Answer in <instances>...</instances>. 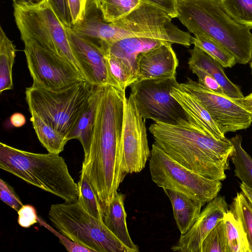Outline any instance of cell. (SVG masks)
<instances>
[{
    "label": "cell",
    "instance_id": "obj_29",
    "mask_svg": "<svg viewBox=\"0 0 252 252\" xmlns=\"http://www.w3.org/2000/svg\"><path fill=\"white\" fill-rule=\"evenodd\" d=\"M80 173L77 183L79 191L78 199L90 214L103 220V213L97 196L86 175L82 172Z\"/></svg>",
    "mask_w": 252,
    "mask_h": 252
},
{
    "label": "cell",
    "instance_id": "obj_28",
    "mask_svg": "<svg viewBox=\"0 0 252 252\" xmlns=\"http://www.w3.org/2000/svg\"><path fill=\"white\" fill-rule=\"evenodd\" d=\"M141 0H98L104 19L108 22L117 21L130 14Z\"/></svg>",
    "mask_w": 252,
    "mask_h": 252
},
{
    "label": "cell",
    "instance_id": "obj_34",
    "mask_svg": "<svg viewBox=\"0 0 252 252\" xmlns=\"http://www.w3.org/2000/svg\"><path fill=\"white\" fill-rule=\"evenodd\" d=\"M37 220L41 225L45 227L60 239V243L64 247L67 251L69 252H93L92 250L71 240L61 232L57 231L39 217H37Z\"/></svg>",
    "mask_w": 252,
    "mask_h": 252
},
{
    "label": "cell",
    "instance_id": "obj_20",
    "mask_svg": "<svg viewBox=\"0 0 252 252\" xmlns=\"http://www.w3.org/2000/svg\"><path fill=\"white\" fill-rule=\"evenodd\" d=\"M166 42L154 38L133 37L109 43L101 42L99 44L105 54L124 58L137 67L136 59L140 53L149 51Z\"/></svg>",
    "mask_w": 252,
    "mask_h": 252
},
{
    "label": "cell",
    "instance_id": "obj_1",
    "mask_svg": "<svg viewBox=\"0 0 252 252\" xmlns=\"http://www.w3.org/2000/svg\"><path fill=\"white\" fill-rule=\"evenodd\" d=\"M125 91L101 88L89 152L81 172L87 176L103 213L127 175L122 165L121 139Z\"/></svg>",
    "mask_w": 252,
    "mask_h": 252
},
{
    "label": "cell",
    "instance_id": "obj_2",
    "mask_svg": "<svg viewBox=\"0 0 252 252\" xmlns=\"http://www.w3.org/2000/svg\"><path fill=\"white\" fill-rule=\"evenodd\" d=\"M149 129L154 143L184 166L209 179L226 178L233 150L230 139L210 136L189 120L178 125L154 122Z\"/></svg>",
    "mask_w": 252,
    "mask_h": 252
},
{
    "label": "cell",
    "instance_id": "obj_15",
    "mask_svg": "<svg viewBox=\"0 0 252 252\" xmlns=\"http://www.w3.org/2000/svg\"><path fill=\"white\" fill-rule=\"evenodd\" d=\"M171 45L164 42L137 56L138 80L176 76L179 62Z\"/></svg>",
    "mask_w": 252,
    "mask_h": 252
},
{
    "label": "cell",
    "instance_id": "obj_35",
    "mask_svg": "<svg viewBox=\"0 0 252 252\" xmlns=\"http://www.w3.org/2000/svg\"><path fill=\"white\" fill-rule=\"evenodd\" d=\"M52 9L66 27L72 28V20L67 0H47Z\"/></svg>",
    "mask_w": 252,
    "mask_h": 252
},
{
    "label": "cell",
    "instance_id": "obj_6",
    "mask_svg": "<svg viewBox=\"0 0 252 252\" xmlns=\"http://www.w3.org/2000/svg\"><path fill=\"white\" fill-rule=\"evenodd\" d=\"M48 217L60 232L93 252H132L103 220L90 214L78 199L52 205Z\"/></svg>",
    "mask_w": 252,
    "mask_h": 252
},
{
    "label": "cell",
    "instance_id": "obj_40",
    "mask_svg": "<svg viewBox=\"0 0 252 252\" xmlns=\"http://www.w3.org/2000/svg\"><path fill=\"white\" fill-rule=\"evenodd\" d=\"M232 99L247 111L252 113V93L246 96Z\"/></svg>",
    "mask_w": 252,
    "mask_h": 252
},
{
    "label": "cell",
    "instance_id": "obj_3",
    "mask_svg": "<svg viewBox=\"0 0 252 252\" xmlns=\"http://www.w3.org/2000/svg\"><path fill=\"white\" fill-rule=\"evenodd\" d=\"M177 18L194 35L218 43L246 64L252 58L251 29L233 20L222 8L220 0H178Z\"/></svg>",
    "mask_w": 252,
    "mask_h": 252
},
{
    "label": "cell",
    "instance_id": "obj_11",
    "mask_svg": "<svg viewBox=\"0 0 252 252\" xmlns=\"http://www.w3.org/2000/svg\"><path fill=\"white\" fill-rule=\"evenodd\" d=\"M180 85L198 99L223 134L246 129L252 124V113L227 96L211 91L189 78Z\"/></svg>",
    "mask_w": 252,
    "mask_h": 252
},
{
    "label": "cell",
    "instance_id": "obj_16",
    "mask_svg": "<svg viewBox=\"0 0 252 252\" xmlns=\"http://www.w3.org/2000/svg\"><path fill=\"white\" fill-rule=\"evenodd\" d=\"M171 95L179 102L189 120L204 133L217 139L225 137L211 116L198 99L178 83Z\"/></svg>",
    "mask_w": 252,
    "mask_h": 252
},
{
    "label": "cell",
    "instance_id": "obj_30",
    "mask_svg": "<svg viewBox=\"0 0 252 252\" xmlns=\"http://www.w3.org/2000/svg\"><path fill=\"white\" fill-rule=\"evenodd\" d=\"M194 36L192 37L191 43L204 50L223 67H231L237 63L234 56L218 43L205 37Z\"/></svg>",
    "mask_w": 252,
    "mask_h": 252
},
{
    "label": "cell",
    "instance_id": "obj_14",
    "mask_svg": "<svg viewBox=\"0 0 252 252\" xmlns=\"http://www.w3.org/2000/svg\"><path fill=\"white\" fill-rule=\"evenodd\" d=\"M228 210L223 196H217L208 202L190 228L186 233L181 234L177 243L171 247V250L179 252H201L203 240L223 219Z\"/></svg>",
    "mask_w": 252,
    "mask_h": 252
},
{
    "label": "cell",
    "instance_id": "obj_26",
    "mask_svg": "<svg viewBox=\"0 0 252 252\" xmlns=\"http://www.w3.org/2000/svg\"><path fill=\"white\" fill-rule=\"evenodd\" d=\"M223 220L228 252H250L246 235L240 224L229 210Z\"/></svg>",
    "mask_w": 252,
    "mask_h": 252
},
{
    "label": "cell",
    "instance_id": "obj_13",
    "mask_svg": "<svg viewBox=\"0 0 252 252\" xmlns=\"http://www.w3.org/2000/svg\"><path fill=\"white\" fill-rule=\"evenodd\" d=\"M66 29L73 53L85 80L94 87L110 85L119 88L110 74L101 46L70 28Z\"/></svg>",
    "mask_w": 252,
    "mask_h": 252
},
{
    "label": "cell",
    "instance_id": "obj_7",
    "mask_svg": "<svg viewBox=\"0 0 252 252\" xmlns=\"http://www.w3.org/2000/svg\"><path fill=\"white\" fill-rule=\"evenodd\" d=\"M13 7L15 22L23 42L31 41L63 57L83 76L73 53L66 27L47 0L34 7Z\"/></svg>",
    "mask_w": 252,
    "mask_h": 252
},
{
    "label": "cell",
    "instance_id": "obj_25",
    "mask_svg": "<svg viewBox=\"0 0 252 252\" xmlns=\"http://www.w3.org/2000/svg\"><path fill=\"white\" fill-rule=\"evenodd\" d=\"M233 145L230 158L234 165L235 176L252 189V158L242 146V137L236 135L229 139Z\"/></svg>",
    "mask_w": 252,
    "mask_h": 252
},
{
    "label": "cell",
    "instance_id": "obj_44",
    "mask_svg": "<svg viewBox=\"0 0 252 252\" xmlns=\"http://www.w3.org/2000/svg\"><path fill=\"white\" fill-rule=\"evenodd\" d=\"M250 67H251V70H252V58L250 61Z\"/></svg>",
    "mask_w": 252,
    "mask_h": 252
},
{
    "label": "cell",
    "instance_id": "obj_8",
    "mask_svg": "<svg viewBox=\"0 0 252 252\" xmlns=\"http://www.w3.org/2000/svg\"><path fill=\"white\" fill-rule=\"evenodd\" d=\"M152 181L163 189L182 192L205 204L216 197L221 181L197 174L175 160L153 143L149 160Z\"/></svg>",
    "mask_w": 252,
    "mask_h": 252
},
{
    "label": "cell",
    "instance_id": "obj_31",
    "mask_svg": "<svg viewBox=\"0 0 252 252\" xmlns=\"http://www.w3.org/2000/svg\"><path fill=\"white\" fill-rule=\"evenodd\" d=\"M220 2L233 20L252 30V0H220Z\"/></svg>",
    "mask_w": 252,
    "mask_h": 252
},
{
    "label": "cell",
    "instance_id": "obj_22",
    "mask_svg": "<svg viewBox=\"0 0 252 252\" xmlns=\"http://www.w3.org/2000/svg\"><path fill=\"white\" fill-rule=\"evenodd\" d=\"M16 49L0 26V93L13 88L12 68Z\"/></svg>",
    "mask_w": 252,
    "mask_h": 252
},
{
    "label": "cell",
    "instance_id": "obj_10",
    "mask_svg": "<svg viewBox=\"0 0 252 252\" xmlns=\"http://www.w3.org/2000/svg\"><path fill=\"white\" fill-rule=\"evenodd\" d=\"M23 42L28 67L33 80L32 86L58 91L86 80L65 59L31 41Z\"/></svg>",
    "mask_w": 252,
    "mask_h": 252
},
{
    "label": "cell",
    "instance_id": "obj_24",
    "mask_svg": "<svg viewBox=\"0 0 252 252\" xmlns=\"http://www.w3.org/2000/svg\"><path fill=\"white\" fill-rule=\"evenodd\" d=\"M109 72L122 91L138 79L137 67L124 58L105 54Z\"/></svg>",
    "mask_w": 252,
    "mask_h": 252
},
{
    "label": "cell",
    "instance_id": "obj_5",
    "mask_svg": "<svg viewBox=\"0 0 252 252\" xmlns=\"http://www.w3.org/2000/svg\"><path fill=\"white\" fill-rule=\"evenodd\" d=\"M95 87L86 80L58 91L31 86L26 89V100L31 115L40 118L68 140Z\"/></svg>",
    "mask_w": 252,
    "mask_h": 252
},
{
    "label": "cell",
    "instance_id": "obj_12",
    "mask_svg": "<svg viewBox=\"0 0 252 252\" xmlns=\"http://www.w3.org/2000/svg\"><path fill=\"white\" fill-rule=\"evenodd\" d=\"M122 165L125 172L138 173L150 157L145 120L140 115L133 96L125 97L121 139Z\"/></svg>",
    "mask_w": 252,
    "mask_h": 252
},
{
    "label": "cell",
    "instance_id": "obj_27",
    "mask_svg": "<svg viewBox=\"0 0 252 252\" xmlns=\"http://www.w3.org/2000/svg\"><path fill=\"white\" fill-rule=\"evenodd\" d=\"M229 208L245 233L252 252V207L242 191L237 193Z\"/></svg>",
    "mask_w": 252,
    "mask_h": 252
},
{
    "label": "cell",
    "instance_id": "obj_17",
    "mask_svg": "<svg viewBox=\"0 0 252 252\" xmlns=\"http://www.w3.org/2000/svg\"><path fill=\"white\" fill-rule=\"evenodd\" d=\"M188 65H193L204 70L220 84L226 96L230 98L244 96L240 88L226 76L221 65L202 49L194 45L189 50Z\"/></svg>",
    "mask_w": 252,
    "mask_h": 252
},
{
    "label": "cell",
    "instance_id": "obj_4",
    "mask_svg": "<svg viewBox=\"0 0 252 252\" xmlns=\"http://www.w3.org/2000/svg\"><path fill=\"white\" fill-rule=\"evenodd\" d=\"M0 168L64 202L78 198V185L59 154L28 152L0 142Z\"/></svg>",
    "mask_w": 252,
    "mask_h": 252
},
{
    "label": "cell",
    "instance_id": "obj_38",
    "mask_svg": "<svg viewBox=\"0 0 252 252\" xmlns=\"http://www.w3.org/2000/svg\"><path fill=\"white\" fill-rule=\"evenodd\" d=\"M18 222L22 227L29 228L38 222L35 208L31 205H23L17 211Z\"/></svg>",
    "mask_w": 252,
    "mask_h": 252
},
{
    "label": "cell",
    "instance_id": "obj_9",
    "mask_svg": "<svg viewBox=\"0 0 252 252\" xmlns=\"http://www.w3.org/2000/svg\"><path fill=\"white\" fill-rule=\"evenodd\" d=\"M179 83L176 76L162 79L138 80L130 87L138 113L145 121L178 125L189 121L179 102L171 95Z\"/></svg>",
    "mask_w": 252,
    "mask_h": 252
},
{
    "label": "cell",
    "instance_id": "obj_33",
    "mask_svg": "<svg viewBox=\"0 0 252 252\" xmlns=\"http://www.w3.org/2000/svg\"><path fill=\"white\" fill-rule=\"evenodd\" d=\"M190 70L198 77V82L204 87L216 93L226 95L222 87L210 74L201 68L193 65H189Z\"/></svg>",
    "mask_w": 252,
    "mask_h": 252
},
{
    "label": "cell",
    "instance_id": "obj_23",
    "mask_svg": "<svg viewBox=\"0 0 252 252\" xmlns=\"http://www.w3.org/2000/svg\"><path fill=\"white\" fill-rule=\"evenodd\" d=\"M30 121L38 139L48 153L59 154L68 142L66 138L39 117L31 115Z\"/></svg>",
    "mask_w": 252,
    "mask_h": 252
},
{
    "label": "cell",
    "instance_id": "obj_39",
    "mask_svg": "<svg viewBox=\"0 0 252 252\" xmlns=\"http://www.w3.org/2000/svg\"><path fill=\"white\" fill-rule=\"evenodd\" d=\"M165 12L172 18L177 17L178 0H141Z\"/></svg>",
    "mask_w": 252,
    "mask_h": 252
},
{
    "label": "cell",
    "instance_id": "obj_42",
    "mask_svg": "<svg viewBox=\"0 0 252 252\" xmlns=\"http://www.w3.org/2000/svg\"><path fill=\"white\" fill-rule=\"evenodd\" d=\"M13 6L32 7L39 5L45 0H12Z\"/></svg>",
    "mask_w": 252,
    "mask_h": 252
},
{
    "label": "cell",
    "instance_id": "obj_41",
    "mask_svg": "<svg viewBox=\"0 0 252 252\" xmlns=\"http://www.w3.org/2000/svg\"><path fill=\"white\" fill-rule=\"evenodd\" d=\"M9 122L13 126L20 127L25 125L26 123V119L23 114L16 112L11 115Z\"/></svg>",
    "mask_w": 252,
    "mask_h": 252
},
{
    "label": "cell",
    "instance_id": "obj_37",
    "mask_svg": "<svg viewBox=\"0 0 252 252\" xmlns=\"http://www.w3.org/2000/svg\"><path fill=\"white\" fill-rule=\"evenodd\" d=\"M91 0H67L72 20V28L80 24L84 19L86 8Z\"/></svg>",
    "mask_w": 252,
    "mask_h": 252
},
{
    "label": "cell",
    "instance_id": "obj_36",
    "mask_svg": "<svg viewBox=\"0 0 252 252\" xmlns=\"http://www.w3.org/2000/svg\"><path fill=\"white\" fill-rule=\"evenodd\" d=\"M0 198L17 212L23 205L11 188L1 179L0 180Z\"/></svg>",
    "mask_w": 252,
    "mask_h": 252
},
{
    "label": "cell",
    "instance_id": "obj_18",
    "mask_svg": "<svg viewBox=\"0 0 252 252\" xmlns=\"http://www.w3.org/2000/svg\"><path fill=\"white\" fill-rule=\"evenodd\" d=\"M163 190L171 202L174 218L181 234L186 233L195 222L205 203L179 191L170 189Z\"/></svg>",
    "mask_w": 252,
    "mask_h": 252
},
{
    "label": "cell",
    "instance_id": "obj_32",
    "mask_svg": "<svg viewBox=\"0 0 252 252\" xmlns=\"http://www.w3.org/2000/svg\"><path fill=\"white\" fill-rule=\"evenodd\" d=\"M201 252H228L224 221L219 222L203 240Z\"/></svg>",
    "mask_w": 252,
    "mask_h": 252
},
{
    "label": "cell",
    "instance_id": "obj_43",
    "mask_svg": "<svg viewBox=\"0 0 252 252\" xmlns=\"http://www.w3.org/2000/svg\"><path fill=\"white\" fill-rule=\"evenodd\" d=\"M240 189L252 207V189L243 183L240 185Z\"/></svg>",
    "mask_w": 252,
    "mask_h": 252
},
{
    "label": "cell",
    "instance_id": "obj_21",
    "mask_svg": "<svg viewBox=\"0 0 252 252\" xmlns=\"http://www.w3.org/2000/svg\"><path fill=\"white\" fill-rule=\"evenodd\" d=\"M102 87H95L83 112L68 137V141L75 139L80 142L83 148L84 157L87 156L89 152L96 106Z\"/></svg>",
    "mask_w": 252,
    "mask_h": 252
},
{
    "label": "cell",
    "instance_id": "obj_19",
    "mask_svg": "<svg viewBox=\"0 0 252 252\" xmlns=\"http://www.w3.org/2000/svg\"><path fill=\"white\" fill-rule=\"evenodd\" d=\"M124 200L125 195L117 192L103 213V221L107 227L132 252H138L139 248L133 242L128 232Z\"/></svg>",
    "mask_w": 252,
    "mask_h": 252
}]
</instances>
